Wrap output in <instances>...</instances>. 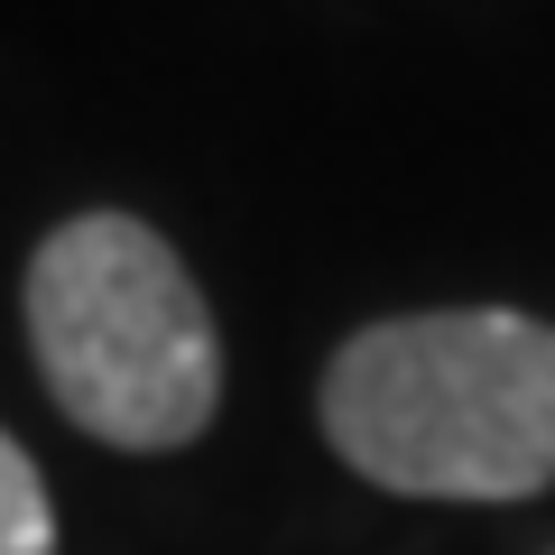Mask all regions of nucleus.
<instances>
[{
	"mask_svg": "<svg viewBox=\"0 0 555 555\" xmlns=\"http://www.w3.org/2000/svg\"><path fill=\"white\" fill-rule=\"evenodd\" d=\"M315 426L371 491L537 500L555 491V324L518 306L379 315L324 361Z\"/></svg>",
	"mask_w": 555,
	"mask_h": 555,
	"instance_id": "nucleus-1",
	"label": "nucleus"
},
{
	"mask_svg": "<svg viewBox=\"0 0 555 555\" xmlns=\"http://www.w3.org/2000/svg\"><path fill=\"white\" fill-rule=\"evenodd\" d=\"M28 361L65 426L112 454H185L222 416V324L158 222L93 204L28 250Z\"/></svg>",
	"mask_w": 555,
	"mask_h": 555,
	"instance_id": "nucleus-2",
	"label": "nucleus"
},
{
	"mask_svg": "<svg viewBox=\"0 0 555 555\" xmlns=\"http://www.w3.org/2000/svg\"><path fill=\"white\" fill-rule=\"evenodd\" d=\"M0 555H56V500L28 444L0 426Z\"/></svg>",
	"mask_w": 555,
	"mask_h": 555,
	"instance_id": "nucleus-3",
	"label": "nucleus"
}]
</instances>
